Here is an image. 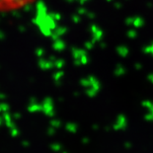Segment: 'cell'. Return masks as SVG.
Returning a JSON list of instances; mask_svg holds the SVG:
<instances>
[{
  "mask_svg": "<svg viewBox=\"0 0 153 153\" xmlns=\"http://www.w3.org/2000/svg\"><path fill=\"white\" fill-rule=\"evenodd\" d=\"M36 0H0V13L22 9Z\"/></svg>",
  "mask_w": 153,
  "mask_h": 153,
  "instance_id": "1",
  "label": "cell"
}]
</instances>
